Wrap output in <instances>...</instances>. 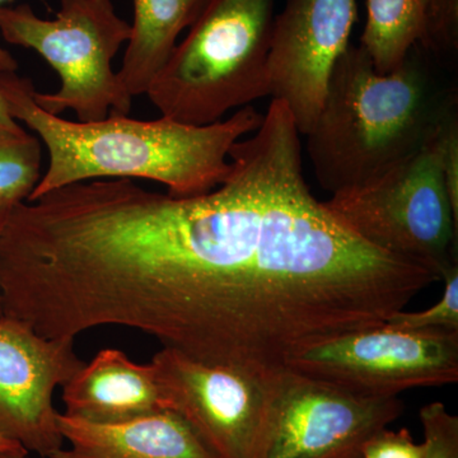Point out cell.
Returning a JSON list of instances; mask_svg holds the SVG:
<instances>
[{
	"instance_id": "7",
	"label": "cell",
	"mask_w": 458,
	"mask_h": 458,
	"mask_svg": "<svg viewBox=\"0 0 458 458\" xmlns=\"http://www.w3.org/2000/svg\"><path fill=\"white\" fill-rule=\"evenodd\" d=\"M403 412L397 396H369L288 369L271 379L255 458H354Z\"/></svg>"
},
{
	"instance_id": "13",
	"label": "cell",
	"mask_w": 458,
	"mask_h": 458,
	"mask_svg": "<svg viewBox=\"0 0 458 458\" xmlns=\"http://www.w3.org/2000/svg\"><path fill=\"white\" fill-rule=\"evenodd\" d=\"M68 448L47 458H218L174 410L120 424H95L57 415Z\"/></svg>"
},
{
	"instance_id": "15",
	"label": "cell",
	"mask_w": 458,
	"mask_h": 458,
	"mask_svg": "<svg viewBox=\"0 0 458 458\" xmlns=\"http://www.w3.org/2000/svg\"><path fill=\"white\" fill-rule=\"evenodd\" d=\"M423 35V0H367L360 45L377 73L390 74L403 64Z\"/></svg>"
},
{
	"instance_id": "23",
	"label": "cell",
	"mask_w": 458,
	"mask_h": 458,
	"mask_svg": "<svg viewBox=\"0 0 458 458\" xmlns=\"http://www.w3.org/2000/svg\"><path fill=\"white\" fill-rule=\"evenodd\" d=\"M0 126L11 129L21 128L16 120L9 114L7 102H5L4 98H3L2 92H0Z\"/></svg>"
},
{
	"instance_id": "14",
	"label": "cell",
	"mask_w": 458,
	"mask_h": 458,
	"mask_svg": "<svg viewBox=\"0 0 458 458\" xmlns=\"http://www.w3.org/2000/svg\"><path fill=\"white\" fill-rule=\"evenodd\" d=\"M209 0H132L131 35L116 75L126 92L147 95L170 59L183 30L194 25Z\"/></svg>"
},
{
	"instance_id": "22",
	"label": "cell",
	"mask_w": 458,
	"mask_h": 458,
	"mask_svg": "<svg viewBox=\"0 0 458 458\" xmlns=\"http://www.w3.org/2000/svg\"><path fill=\"white\" fill-rule=\"evenodd\" d=\"M26 454H29L25 448L0 436V456H26Z\"/></svg>"
},
{
	"instance_id": "17",
	"label": "cell",
	"mask_w": 458,
	"mask_h": 458,
	"mask_svg": "<svg viewBox=\"0 0 458 458\" xmlns=\"http://www.w3.org/2000/svg\"><path fill=\"white\" fill-rule=\"evenodd\" d=\"M418 45L445 71H457L458 0H423V35Z\"/></svg>"
},
{
	"instance_id": "11",
	"label": "cell",
	"mask_w": 458,
	"mask_h": 458,
	"mask_svg": "<svg viewBox=\"0 0 458 458\" xmlns=\"http://www.w3.org/2000/svg\"><path fill=\"white\" fill-rule=\"evenodd\" d=\"M357 0H286L274 20L270 96L284 102L306 137L318 120L328 78L351 45Z\"/></svg>"
},
{
	"instance_id": "16",
	"label": "cell",
	"mask_w": 458,
	"mask_h": 458,
	"mask_svg": "<svg viewBox=\"0 0 458 458\" xmlns=\"http://www.w3.org/2000/svg\"><path fill=\"white\" fill-rule=\"evenodd\" d=\"M41 143L22 128L0 126V208L25 203L40 182Z\"/></svg>"
},
{
	"instance_id": "26",
	"label": "cell",
	"mask_w": 458,
	"mask_h": 458,
	"mask_svg": "<svg viewBox=\"0 0 458 458\" xmlns=\"http://www.w3.org/2000/svg\"><path fill=\"white\" fill-rule=\"evenodd\" d=\"M354 458H360V457H354Z\"/></svg>"
},
{
	"instance_id": "8",
	"label": "cell",
	"mask_w": 458,
	"mask_h": 458,
	"mask_svg": "<svg viewBox=\"0 0 458 458\" xmlns=\"http://www.w3.org/2000/svg\"><path fill=\"white\" fill-rule=\"evenodd\" d=\"M285 369L369 396L458 381V331L390 324L358 328L295 352Z\"/></svg>"
},
{
	"instance_id": "25",
	"label": "cell",
	"mask_w": 458,
	"mask_h": 458,
	"mask_svg": "<svg viewBox=\"0 0 458 458\" xmlns=\"http://www.w3.org/2000/svg\"><path fill=\"white\" fill-rule=\"evenodd\" d=\"M2 458H29V454H26V456H0Z\"/></svg>"
},
{
	"instance_id": "10",
	"label": "cell",
	"mask_w": 458,
	"mask_h": 458,
	"mask_svg": "<svg viewBox=\"0 0 458 458\" xmlns=\"http://www.w3.org/2000/svg\"><path fill=\"white\" fill-rule=\"evenodd\" d=\"M84 361L74 340L38 335L20 319L0 318V436L47 458L64 445L54 391Z\"/></svg>"
},
{
	"instance_id": "5",
	"label": "cell",
	"mask_w": 458,
	"mask_h": 458,
	"mask_svg": "<svg viewBox=\"0 0 458 458\" xmlns=\"http://www.w3.org/2000/svg\"><path fill=\"white\" fill-rule=\"evenodd\" d=\"M0 33L8 44L40 54L59 74L57 92L33 90L47 113L59 116L72 108L78 122L93 123L131 111L132 98L111 62L131 38V26L111 0H60L55 20L38 17L29 4L2 5Z\"/></svg>"
},
{
	"instance_id": "4",
	"label": "cell",
	"mask_w": 458,
	"mask_h": 458,
	"mask_svg": "<svg viewBox=\"0 0 458 458\" xmlns=\"http://www.w3.org/2000/svg\"><path fill=\"white\" fill-rule=\"evenodd\" d=\"M274 11L276 0H209L147 90L162 117L209 125L270 96Z\"/></svg>"
},
{
	"instance_id": "19",
	"label": "cell",
	"mask_w": 458,
	"mask_h": 458,
	"mask_svg": "<svg viewBox=\"0 0 458 458\" xmlns=\"http://www.w3.org/2000/svg\"><path fill=\"white\" fill-rule=\"evenodd\" d=\"M423 427V458H458V417L443 403H430L419 411Z\"/></svg>"
},
{
	"instance_id": "18",
	"label": "cell",
	"mask_w": 458,
	"mask_h": 458,
	"mask_svg": "<svg viewBox=\"0 0 458 458\" xmlns=\"http://www.w3.org/2000/svg\"><path fill=\"white\" fill-rule=\"evenodd\" d=\"M441 280L445 291L438 302L424 311L401 310L386 319V324L411 330L458 331V264L445 270Z\"/></svg>"
},
{
	"instance_id": "1",
	"label": "cell",
	"mask_w": 458,
	"mask_h": 458,
	"mask_svg": "<svg viewBox=\"0 0 458 458\" xmlns=\"http://www.w3.org/2000/svg\"><path fill=\"white\" fill-rule=\"evenodd\" d=\"M300 137L273 98L212 191L174 198L131 180L108 190L92 269L114 327L203 363L269 373L312 344L384 324L438 282L361 240L313 197Z\"/></svg>"
},
{
	"instance_id": "12",
	"label": "cell",
	"mask_w": 458,
	"mask_h": 458,
	"mask_svg": "<svg viewBox=\"0 0 458 458\" xmlns=\"http://www.w3.org/2000/svg\"><path fill=\"white\" fill-rule=\"evenodd\" d=\"M65 415L95 424H120L170 409L152 363L104 349L63 386Z\"/></svg>"
},
{
	"instance_id": "21",
	"label": "cell",
	"mask_w": 458,
	"mask_h": 458,
	"mask_svg": "<svg viewBox=\"0 0 458 458\" xmlns=\"http://www.w3.org/2000/svg\"><path fill=\"white\" fill-rule=\"evenodd\" d=\"M4 2H8V0H0V7ZM17 69V60L11 53L0 47V73H16Z\"/></svg>"
},
{
	"instance_id": "9",
	"label": "cell",
	"mask_w": 458,
	"mask_h": 458,
	"mask_svg": "<svg viewBox=\"0 0 458 458\" xmlns=\"http://www.w3.org/2000/svg\"><path fill=\"white\" fill-rule=\"evenodd\" d=\"M150 363L170 409L218 458H255L274 373L212 366L171 348ZM280 370V369H279Z\"/></svg>"
},
{
	"instance_id": "2",
	"label": "cell",
	"mask_w": 458,
	"mask_h": 458,
	"mask_svg": "<svg viewBox=\"0 0 458 458\" xmlns=\"http://www.w3.org/2000/svg\"><path fill=\"white\" fill-rule=\"evenodd\" d=\"M29 78L0 73V92L14 120L49 152V167L27 201L84 181L141 179L164 183L174 198L207 194L227 179L234 143L260 128L264 114L245 106L225 122L197 126L110 114L101 122H69L42 110Z\"/></svg>"
},
{
	"instance_id": "6",
	"label": "cell",
	"mask_w": 458,
	"mask_h": 458,
	"mask_svg": "<svg viewBox=\"0 0 458 458\" xmlns=\"http://www.w3.org/2000/svg\"><path fill=\"white\" fill-rule=\"evenodd\" d=\"M324 204L369 245L426 267L438 280L458 264V216L438 137L381 176L336 192Z\"/></svg>"
},
{
	"instance_id": "27",
	"label": "cell",
	"mask_w": 458,
	"mask_h": 458,
	"mask_svg": "<svg viewBox=\"0 0 458 458\" xmlns=\"http://www.w3.org/2000/svg\"><path fill=\"white\" fill-rule=\"evenodd\" d=\"M0 458H2V457H0Z\"/></svg>"
},
{
	"instance_id": "3",
	"label": "cell",
	"mask_w": 458,
	"mask_h": 458,
	"mask_svg": "<svg viewBox=\"0 0 458 458\" xmlns=\"http://www.w3.org/2000/svg\"><path fill=\"white\" fill-rule=\"evenodd\" d=\"M445 71L415 45L393 73L379 74L363 47L349 45L306 135L319 186L357 188L432 143L458 116L457 86Z\"/></svg>"
},
{
	"instance_id": "20",
	"label": "cell",
	"mask_w": 458,
	"mask_h": 458,
	"mask_svg": "<svg viewBox=\"0 0 458 458\" xmlns=\"http://www.w3.org/2000/svg\"><path fill=\"white\" fill-rule=\"evenodd\" d=\"M360 458H423V445L415 442L405 428H385L364 443Z\"/></svg>"
},
{
	"instance_id": "24",
	"label": "cell",
	"mask_w": 458,
	"mask_h": 458,
	"mask_svg": "<svg viewBox=\"0 0 458 458\" xmlns=\"http://www.w3.org/2000/svg\"><path fill=\"white\" fill-rule=\"evenodd\" d=\"M9 210L2 209L0 208V232H2L3 225H4L5 219H7ZM3 316V306H2V297H0V318Z\"/></svg>"
}]
</instances>
